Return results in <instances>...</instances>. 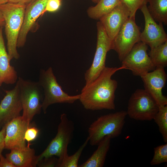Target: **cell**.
Returning a JSON list of instances; mask_svg holds the SVG:
<instances>
[{
  "instance_id": "cell-1",
  "label": "cell",
  "mask_w": 167,
  "mask_h": 167,
  "mask_svg": "<svg viewBox=\"0 0 167 167\" xmlns=\"http://www.w3.org/2000/svg\"><path fill=\"white\" fill-rule=\"evenodd\" d=\"M123 69H126L122 66L119 67L105 66L94 80L85 85L79 94V100L85 109H115V92L118 84L112 77Z\"/></svg>"
},
{
  "instance_id": "cell-2",
  "label": "cell",
  "mask_w": 167,
  "mask_h": 167,
  "mask_svg": "<svg viewBox=\"0 0 167 167\" xmlns=\"http://www.w3.org/2000/svg\"><path fill=\"white\" fill-rule=\"evenodd\" d=\"M26 6L19 4L7 2L0 6L5 21L7 52L11 60L18 59L17 48L19 34L22 25Z\"/></svg>"
},
{
  "instance_id": "cell-3",
  "label": "cell",
  "mask_w": 167,
  "mask_h": 167,
  "mask_svg": "<svg viewBox=\"0 0 167 167\" xmlns=\"http://www.w3.org/2000/svg\"><path fill=\"white\" fill-rule=\"evenodd\" d=\"M127 116L126 111L122 110L98 117L88 129V137L90 145H97L106 136H110L112 139L120 135Z\"/></svg>"
},
{
  "instance_id": "cell-4",
  "label": "cell",
  "mask_w": 167,
  "mask_h": 167,
  "mask_svg": "<svg viewBox=\"0 0 167 167\" xmlns=\"http://www.w3.org/2000/svg\"><path fill=\"white\" fill-rule=\"evenodd\" d=\"M37 82L44 93L42 109L45 114L51 105L56 103L72 104L79 99V94L70 96L64 91L58 83L51 67L46 70H40Z\"/></svg>"
},
{
  "instance_id": "cell-5",
  "label": "cell",
  "mask_w": 167,
  "mask_h": 167,
  "mask_svg": "<svg viewBox=\"0 0 167 167\" xmlns=\"http://www.w3.org/2000/svg\"><path fill=\"white\" fill-rule=\"evenodd\" d=\"M19 86L22 106V116L30 123L34 116L40 114L43 100L42 88L38 82L19 77L16 82Z\"/></svg>"
},
{
  "instance_id": "cell-6",
  "label": "cell",
  "mask_w": 167,
  "mask_h": 167,
  "mask_svg": "<svg viewBox=\"0 0 167 167\" xmlns=\"http://www.w3.org/2000/svg\"><path fill=\"white\" fill-rule=\"evenodd\" d=\"M56 135L43 152L36 156L37 163L44 158L54 156L60 158L67 152L68 146L73 137L74 124L65 113L61 115Z\"/></svg>"
},
{
  "instance_id": "cell-7",
  "label": "cell",
  "mask_w": 167,
  "mask_h": 167,
  "mask_svg": "<svg viewBox=\"0 0 167 167\" xmlns=\"http://www.w3.org/2000/svg\"><path fill=\"white\" fill-rule=\"evenodd\" d=\"M159 108L155 101L144 89H138L130 96L126 112L127 115L132 119L151 121Z\"/></svg>"
},
{
  "instance_id": "cell-8",
  "label": "cell",
  "mask_w": 167,
  "mask_h": 167,
  "mask_svg": "<svg viewBox=\"0 0 167 167\" xmlns=\"http://www.w3.org/2000/svg\"><path fill=\"white\" fill-rule=\"evenodd\" d=\"M97 40L93 60L90 67L84 74L85 85L94 80L105 66L107 53L112 49V40L106 34L100 21L96 24Z\"/></svg>"
},
{
  "instance_id": "cell-9",
  "label": "cell",
  "mask_w": 167,
  "mask_h": 167,
  "mask_svg": "<svg viewBox=\"0 0 167 167\" xmlns=\"http://www.w3.org/2000/svg\"><path fill=\"white\" fill-rule=\"evenodd\" d=\"M140 29L135 17H129L112 40V49L117 53L121 62L134 46L140 41Z\"/></svg>"
},
{
  "instance_id": "cell-10",
  "label": "cell",
  "mask_w": 167,
  "mask_h": 167,
  "mask_svg": "<svg viewBox=\"0 0 167 167\" xmlns=\"http://www.w3.org/2000/svg\"><path fill=\"white\" fill-rule=\"evenodd\" d=\"M148 48L141 41L136 43L121 62L122 66L140 77L154 70L156 67L147 53Z\"/></svg>"
},
{
  "instance_id": "cell-11",
  "label": "cell",
  "mask_w": 167,
  "mask_h": 167,
  "mask_svg": "<svg viewBox=\"0 0 167 167\" xmlns=\"http://www.w3.org/2000/svg\"><path fill=\"white\" fill-rule=\"evenodd\" d=\"M145 20V27L141 32L140 41L150 49L156 47L167 41V35L162 23L157 24L152 17L148 10L147 4L140 9Z\"/></svg>"
},
{
  "instance_id": "cell-12",
  "label": "cell",
  "mask_w": 167,
  "mask_h": 167,
  "mask_svg": "<svg viewBox=\"0 0 167 167\" xmlns=\"http://www.w3.org/2000/svg\"><path fill=\"white\" fill-rule=\"evenodd\" d=\"M144 89L153 98L159 106L167 105V98L163 95L162 89L165 85L167 74L163 68H156L153 71L140 76Z\"/></svg>"
},
{
  "instance_id": "cell-13",
  "label": "cell",
  "mask_w": 167,
  "mask_h": 167,
  "mask_svg": "<svg viewBox=\"0 0 167 167\" xmlns=\"http://www.w3.org/2000/svg\"><path fill=\"white\" fill-rule=\"evenodd\" d=\"M6 95L0 103V128L13 119L20 116L22 110L18 85L5 90Z\"/></svg>"
},
{
  "instance_id": "cell-14",
  "label": "cell",
  "mask_w": 167,
  "mask_h": 167,
  "mask_svg": "<svg viewBox=\"0 0 167 167\" xmlns=\"http://www.w3.org/2000/svg\"><path fill=\"white\" fill-rule=\"evenodd\" d=\"M130 15L127 6L121 2L101 18L99 21L108 37L113 40Z\"/></svg>"
},
{
  "instance_id": "cell-15",
  "label": "cell",
  "mask_w": 167,
  "mask_h": 167,
  "mask_svg": "<svg viewBox=\"0 0 167 167\" xmlns=\"http://www.w3.org/2000/svg\"><path fill=\"white\" fill-rule=\"evenodd\" d=\"M48 0H36L26 6L22 25L18 36L17 47H22L25 45L28 32L33 27L38 18L46 12Z\"/></svg>"
},
{
  "instance_id": "cell-16",
  "label": "cell",
  "mask_w": 167,
  "mask_h": 167,
  "mask_svg": "<svg viewBox=\"0 0 167 167\" xmlns=\"http://www.w3.org/2000/svg\"><path fill=\"white\" fill-rule=\"evenodd\" d=\"M31 125L21 116L8 122L6 126L5 148L11 150L25 147V133Z\"/></svg>"
},
{
  "instance_id": "cell-17",
  "label": "cell",
  "mask_w": 167,
  "mask_h": 167,
  "mask_svg": "<svg viewBox=\"0 0 167 167\" xmlns=\"http://www.w3.org/2000/svg\"><path fill=\"white\" fill-rule=\"evenodd\" d=\"M2 28H0V86L3 83L14 84L16 82L18 78L14 67L10 63L11 60L6 51Z\"/></svg>"
},
{
  "instance_id": "cell-18",
  "label": "cell",
  "mask_w": 167,
  "mask_h": 167,
  "mask_svg": "<svg viewBox=\"0 0 167 167\" xmlns=\"http://www.w3.org/2000/svg\"><path fill=\"white\" fill-rule=\"evenodd\" d=\"M30 144L25 147L11 150L6 154V157L15 167H35L37 166L36 156Z\"/></svg>"
},
{
  "instance_id": "cell-19",
  "label": "cell",
  "mask_w": 167,
  "mask_h": 167,
  "mask_svg": "<svg viewBox=\"0 0 167 167\" xmlns=\"http://www.w3.org/2000/svg\"><path fill=\"white\" fill-rule=\"evenodd\" d=\"M111 137H105L98 144L96 150L85 162L78 167H102L104 165L107 154L109 149Z\"/></svg>"
},
{
  "instance_id": "cell-20",
  "label": "cell",
  "mask_w": 167,
  "mask_h": 167,
  "mask_svg": "<svg viewBox=\"0 0 167 167\" xmlns=\"http://www.w3.org/2000/svg\"><path fill=\"white\" fill-rule=\"evenodd\" d=\"M121 2V0H100L96 6L89 7L87 13L91 19H99Z\"/></svg>"
},
{
  "instance_id": "cell-21",
  "label": "cell",
  "mask_w": 167,
  "mask_h": 167,
  "mask_svg": "<svg viewBox=\"0 0 167 167\" xmlns=\"http://www.w3.org/2000/svg\"><path fill=\"white\" fill-rule=\"evenodd\" d=\"M149 12L156 22L167 24V0H148Z\"/></svg>"
},
{
  "instance_id": "cell-22",
  "label": "cell",
  "mask_w": 167,
  "mask_h": 167,
  "mask_svg": "<svg viewBox=\"0 0 167 167\" xmlns=\"http://www.w3.org/2000/svg\"><path fill=\"white\" fill-rule=\"evenodd\" d=\"M148 55L156 68H163L167 65V41L150 49Z\"/></svg>"
},
{
  "instance_id": "cell-23",
  "label": "cell",
  "mask_w": 167,
  "mask_h": 167,
  "mask_svg": "<svg viewBox=\"0 0 167 167\" xmlns=\"http://www.w3.org/2000/svg\"><path fill=\"white\" fill-rule=\"evenodd\" d=\"M89 142L88 137L84 143L73 155L69 156L67 152L60 158H58L57 167H78V162L82 153Z\"/></svg>"
},
{
  "instance_id": "cell-24",
  "label": "cell",
  "mask_w": 167,
  "mask_h": 167,
  "mask_svg": "<svg viewBox=\"0 0 167 167\" xmlns=\"http://www.w3.org/2000/svg\"><path fill=\"white\" fill-rule=\"evenodd\" d=\"M153 120L158 125L164 142H167V105L159 107Z\"/></svg>"
},
{
  "instance_id": "cell-25",
  "label": "cell",
  "mask_w": 167,
  "mask_h": 167,
  "mask_svg": "<svg viewBox=\"0 0 167 167\" xmlns=\"http://www.w3.org/2000/svg\"><path fill=\"white\" fill-rule=\"evenodd\" d=\"M154 154L150 164L151 165H159L167 162V143L154 148Z\"/></svg>"
},
{
  "instance_id": "cell-26",
  "label": "cell",
  "mask_w": 167,
  "mask_h": 167,
  "mask_svg": "<svg viewBox=\"0 0 167 167\" xmlns=\"http://www.w3.org/2000/svg\"><path fill=\"white\" fill-rule=\"evenodd\" d=\"M128 8L130 12L129 17H135L137 10L145 4H147L148 0H121Z\"/></svg>"
},
{
  "instance_id": "cell-27",
  "label": "cell",
  "mask_w": 167,
  "mask_h": 167,
  "mask_svg": "<svg viewBox=\"0 0 167 167\" xmlns=\"http://www.w3.org/2000/svg\"><path fill=\"white\" fill-rule=\"evenodd\" d=\"M39 130L36 127L31 125L25 131L24 138L28 143L35 140L38 136Z\"/></svg>"
},
{
  "instance_id": "cell-28",
  "label": "cell",
  "mask_w": 167,
  "mask_h": 167,
  "mask_svg": "<svg viewBox=\"0 0 167 167\" xmlns=\"http://www.w3.org/2000/svg\"><path fill=\"white\" fill-rule=\"evenodd\" d=\"M58 160L54 156L44 158L38 161L37 165L39 167H57Z\"/></svg>"
},
{
  "instance_id": "cell-29",
  "label": "cell",
  "mask_w": 167,
  "mask_h": 167,
  "mask_svg": "<svg viewBox=\"0 0 167 167\" xmlns=\"http://www.w3.org/2000/svg\"><path fill=\"white\" fill-rule=\"evenodd\" d=\"M61 4V0H49L45 8V11L54 12L57 11Z\"/></svg>"
},
{
  "instance_id": "cell-30",
  "label": "cell",
  "mask_w": 167,
  "mask_h": 167,
  "mask_svg": "<svg viewBox=\"0 0 167 167\" xmlns=\"http://www.w3.org/2000/svg\"><path fill=\"white\" fill-rule=\"evenodd\" d=\"M6 124L3 126L0 131V155L2 154L3 150L5 148V138Z\"/></svg>"
},
{
  "instance_id": "cell-31",
  "label": "cell",
  "mask_w": 167,
  "mask_h": 167,
  "mask_svg": "<svg viewBox=\"0 0 167 167\" xmlns=\"http://www.w3.org/2000/svg\"><path fill=\"white\" fill-rule=\"evenodd\" d=\"M0 167H15V166L2 154L0 155Z\"/></svg>"
},
{
  "instance_id": "cell-32",
  "label": "cell",
  "mask_w": 167,
  "mask_h": 167,
  "mask_svg": "<svg viewBox=\"0 0 167 167\" xmlns=\"http://www.w3.org/2000/svg\"><path fill=\"white\" fill-rule=\"evenodd\" d=\"M36 0H9L8 2L19 4L26 6Z\"/></svg>"
},
{
  "instance_id": "cell-33",
  "label": "cell",
  "mask_w": 167,
  "mask_h": 167,
  "mask_svg": "<svg viewBox=\"0 0 167 167\" xmlns=\"http://www.w3.org/2000/svg\"><path fill=\"white\" fill-rule=\"evenodd\" d=\"M5 25V21L0 11V28Z\"/></svg>"
},
{
  "instance_id": "cell-34",
  "label": "cell",
  "mask_w": 167,
  "mask_h": 167,
  "mask_svg": "<svg viewBox=\"0 0 167 167\" xmlns=\"http://www.w3.org/2000/svg\"><path fill=\"white\" fill-rule=\"evenodd\" d=\"M9 0H0V6L8 2Z\"/></svg>"
},
{
  "instance_id": "cell-35",
  "label": "cell",
  "mask_w": 167,
  "mask_h": 167,
  "mask_svg": "<svg viewBox=\"0 0 167 167\" xmlns=\"http://www.w3.org/2000/svg\"><path fill=\"white\" fill-rule=\"evenodd\" d=\"M93 2L97 3L100 0H91Z\"/></svg>"
}]
</instances>
